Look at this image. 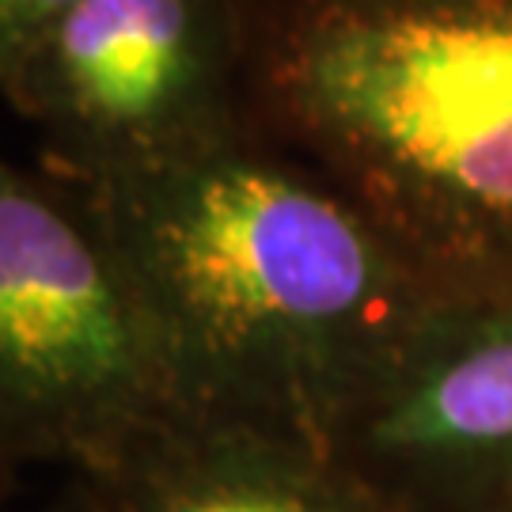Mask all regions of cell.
Here are the masks:
<instances>
[{
	"label": "cell",
	"instance_id": "cell-1",
	"mask_svg": "<svg viewBox=\"0 0 512 512\" xmlns=\"http://www.w3.org/2000/svg\"><path fill=\"white\" fill-rule=\"evenodd\" d=\"M160 334L175 410L311 444L444 289L262 133L84 190Z\"/></svg>",
	"mask_w": 512,
	"mask_h": 512
},
{
	"label": "cell",
	"instance_id": "cell-2",
	"mask_svg": "<svg viewBox=\"0 0 512 512\" xmlns=\"http://www.w3.org/2000/svg\"><path fill=\"white\" fill-rule=\"evenodd\" d=\"M255 133L444 293L512 285V0H239Z\"/></svg>",
	"mask_w": 512,
	"mask_h": 512
},
{
	"label": "cell",
	"instance_id": "cell-3",
	"mask_svg": "<svg viewBox=\"0 0 512 512\" xmlns=\"http://www.w3.org/2000/svg\"><path fill=\"white\" fill-rule=\"evenodd\" d=\"M171 410L160 334L103 213L0 152V463L92 475Z\"/></svg>",
	"mask_w": 512,
	"mask_h": 512
},
{
	"label": "cell",
	"instance_id": "cell-4",
	"mask_svg": "<svg viewBox=\"0 0 512 512\" xmlns=\"http://www.w3.org/2000/svg\"><path fill=\"white\" fill-rule=\"evenodd\" d=\"M0 99L42 167L80 190L126 183L251 133L239 0H76Z\"/></svg>",
	"mask_w": 512,
	"mask_h": 512
},
{
	"label": "cell",
	"instance_id": "cell-5",
	"mask_svg": "<svg viewBox=\"0 0 512 512\" xmlns=\"http://www.w3.org/2000/svg\"><path fill=\"white\" fill-rule=\"evenodd\" d=\"M319 448L387 512H490L512 490V285L440 293Z\"/></svg>",
	"mask_w": 512,
	"mask_h": 512
},
{
	"label": "cell",
	"instance_id": "cell-6",
	"mask_svg": "<svg viewBox=\"0 0 512 512\" xmlns=\"http://www.w3.org/2000/svg\"><path fill=\"white\" fill-rule=\"evenodd\" d=\"M84 478L110 512H387L319 444L190 410Z\"/></svg>",
	"mask_w": 512,
	"mask_h": 512
},
{
	"label": "cell",
	"instance_id": "cell-7",
	"mask_svg": "<svg viewBox=\"0 0 512 512\" xmlns=\"http://www.w3.org/2000/svg\"><path fill=\"white\" fill-rule=\"evenodd\" d=\"M73 4L76 0H0V92L23 65V57L35 50L38 38Z\"/></svg>",
	"mask_w": 512,
	"mask_h": 512
},
{
	"label": "cell",
	"instance_id": "cell-8",
	"mask_svg": "<svg viewBox=\"0 0 512 512\" xmlns=\"http://www.w3.org/2000/svg\"><path fill=\"white\" fill-rule=\"evenodd\" d=\"M38 512H110L107 501L99 497V490H95L92 482L84 475H69V482H65V490L46 505V509Z\"/></svg>",
	"mask_w": 512,
	"mask_h": 512
},
{
	"label": "cell",
	"instance_id": "cell-9",
	"mask_svg": "<svg viewBox=\"0 0 512 512\" xmlns=\"http://www.w3.org/2000/svg\"><path fill=\"white\" fill-rule=\"evenodd\" d=\"M16 482H19V471H16V467L0 463V509H4V501L12 497V490H16Z\"/></svg>",
	"mask_w": 512,
	"mask_h": 512
},
{
	"label": "cell",
	"instance_id": "cell-10",
	"mask_svg": "<svg viewBox=\"0 0 512 512\" xmlns=\"http://www.w3.org/2000/svg\"><path fill=\"white\" fill-rule=\"evenodd\" d=\"M490 512H512V490H509L505 497H501V501H497V505H494Z\"/></svg>",
	"mask_w": 512,
	"mask_h": 512
}]
</instances>
